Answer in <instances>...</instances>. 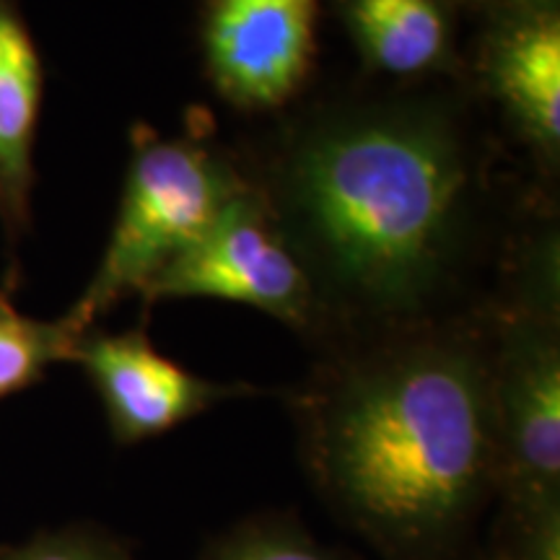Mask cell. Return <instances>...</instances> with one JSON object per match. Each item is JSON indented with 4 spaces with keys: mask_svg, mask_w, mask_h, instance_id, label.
Here are the masks:
<instances>
[{
    "mask_svg": "<svg viewBox=\"0 0 560 560\" xmlns=\"http://www.w3.org/2000/svg\"><path fill=\"white\" fill-rule=\"evenodd\" d=\"M472 560H482V558L478 556V552H475V556H472Z\"/></svg>",
    "mask_w": 560,
    "mask_h": 560,
    "instance_id": "2e32d148",
    "label": "cell"
},
{
    "mask_svg": "<svg viewBox=\"0 0 560 560\" xmlns=\"http://www.w3.org/2000/svg\"><path fill=\"white\" fill-rule=\"evenodd\" d=\"M73 363L94 387L109 436L120 446L159 439L215 405L255 395L249 384L206 380L166 359L143 325L125 332L89 330Z\"/></svg>",
    "mask_w": 560,
    "mask_h": 560,
    "instance_id": "52a82bcc",
    "label": "cell"
},
{
    "mask_svg": "<svg viewBox=\"0 0 560 560\" xmlns=\"http://www.w3.org/2000/svg\"><path fill=\"white\" fill-rule=\"evenodd\" d=\"M45 68L16 0H0V223L16 244L30 226L34 140Z\"/></svg>",
    "mask_w": 560,
    "mask_h": 560,
    "instance_id": "9c48e42d",
    "label": "cell"
},
{
    "mask_svg": "<svg viewBox=\"0 0 560 560\" xmlns=\"http://www.w3.org/2000/svg\"><path fill=\"white\" fill-rule=\"evenodd\" d=\"M322 0H202L210 86L242 112L283 109L312 79Z\"/></svg>",
    "mask_w": 560,
    "mask_h": 560,
    "instance_id": "8992f818",
    "label": "cell"
},
{
    "mask_svg": "<svg viewBox=\"0 0 560 560\" xmlns=\"http://www.w3.org/2000/svg\"><path fill=\"white\" fill-rule=\"evenodd\" d=\"M340 21L361 60L392 79H429L454 62L444 0H338Z\"/></svg>",
    "mask_w": 560,
    "mask_h": 560,
    "instance_id": "30bf717a",
    "label": "cell"
},
{
    "mask_svg": "<svg viewBox=\"0 0 560 560\" xmlns=\"http://www.w3.org/2000/svg\"><path fill=\"white\" fill-rule=\"evenodd\" d=\"M0 560H132L122 540L94 524L39 532L16 545H0Z\"/></svg>",
    "mask_w": 560,
    "mask_h": 560,
    "instance_id": "5bb4252c",
    "label": "cell"
},
{
    "mask_svg": "<svg viewBox=\"0 0 560 560\" xmlns=\"http://www.w3.org/2000/svg\"><path fill=\"white\" fill-rule=\"evenodd\" d=\"M83 335L66 314L34 319L19 312L11 291L0 289V400L34 387L55 363H73Z\"/></svg>",
    "mask_w": 560,
    "mask_h": 560,
    "instance_id": "8fae6325",
    "label": "cell"
},
{
    "mask_svg": "<svg viewBox=\"0 0 560 560\" xmlns=\"http://www.w3.org/2000/svg\"><path fill=\"white\" fill-rule=\"evenodd\" d=\"M306 480L380 560H472L495 503L486 312L322 348L291 395Z\"/></svg>",
    "mask_w": 560,
    "mask_h": 560,
    "instance_id": "7a4b0ae2",
    "label": "cell"
},
{
    "mask_svg": "<svg viewBox=\"0 0 560 560\" xmlns=\"http://www.w3.org/2000/svg\"><path fill=\"white\" fill-rule=\"evenodd\" d=\"M482 560H560V509L493 514Z\"/></svg>",
    "mask_w": 560,
    "mask_h": 560,
    "instance_id": "4fadbf2b",
    "label": "cell"
},
{
    "mask_svg": "<svg viewBox=\"0 0 560 560\" xmlns=\"http://www.w3.org/2000/svg\"><path fill=\"white\" fill-rule=\"evenodd\" d=\"M200 560H350L322 542L289 511H260L234 522L206 545Z\"/></svg>",
    "mask_w": 560,
    "mask_h": 560,
    "instance_id": "7c38bea8",
    "label": "cell"
},
{
    "mask_svg": "<svg viewBox=\"0 0 560 560\" xmlns=\"http://www.w3.org/2000/svg\"><path fill=\"white\" fill-rule=\"evenodd\" d=\"M470 3L486 5L495 13H516V11H542L558 9V0H470Z\"/></svg>",
    "mask_w": 560,
    "mask_h": 560,
    "instance_id": "9a60e30c",
    "label": "cell"
},
{
    "mask_svg": "<svg viewBox=\"0 0 560 560\" xmlns=\"http://www.w3.org/2000/svg\"><path fill=\"white\" fill-rule=\"evenodd\" d=\"M249 185L312 280L322 348L462 314L450 304L486 242L488 156L454 94L317 104Z\"/></svg>",
    "mask_w": 560,
    "mask_h": 560,
    "instance_id": "6da1fadb",
    "label": "cell"
},
{
    "mask_svg": "<svg viewBox=\"0 0 560 560\" xmlns=\"http://www.w3.org/2000/svg\"><path fill=\"white\" fill-rule=\"evenodd\" d=\"M560 260L542 226L516 252L488 322L499 490L493 514L560 509Z\"/></svg>",
    "mask_w": 560,
    "mask_h": 560,
    "instance_id": "3957f363",
    "label": "cell"
},
{
    "mask_svg": "<svg viewBox=\"0 0 560 560\" xmlns=\"http://www.w3.org/2000/svg\"><path fill=\"white\" fill-rule=\"evenodd\" d=\"M195 296L252 306L304 338L319 340L322 319L312 280L249 179L206 234L151 280L140 301L151 310L161 301Z\"/></svg>",
    "mask_w": 560,
    "mask_h": 560,
    "instance_id": "5b68a950",
    "label": "cell"
},
{
    "mask_svg": "<svg viewBox=\"0 0 560 560\" xmlns=\"http://www.w3.org/2000/svg\"><path fill=\"white\" fill-rule=\"evenodd\" d=\"M480 81L545 172L560 164V13H499L480 45Z\"/></svg>",
    "mask_w": 560,
    "mask_h": 560,
    "instance_id": "ba28073f",
    "label": "cell"
},
{
    "mask_svg": "<svg viewBox=\"0 0 560 560\" xmlns=\"http://www.w3.org/2000/svg\"><path fill=\"white\" fill-rule=\"evenodd\" d=\"M247 187L234 159L208 143L200 125L190 136L164 138L132 125L130 161L107 249L94 278L66 312L83 332L149 283L206 234L210 223Z\"/></svg>",
    "mask_w": 560,
    "mask_h": 560,
    "instance_id": "277c9868",
    "label": "cell"
}]
</instances>
